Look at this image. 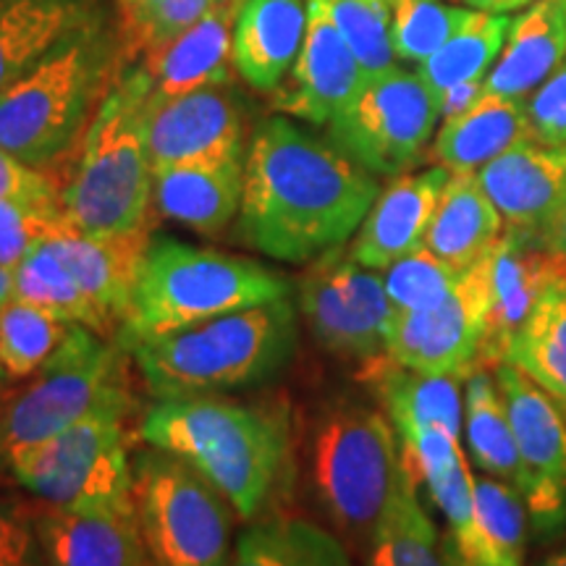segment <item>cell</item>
Returning a JSON list of instances; mask_svg holds the SVG:
<instances>
[{"label":"cell","mask_w":566,"mask_h":566,"mask_svg":"<svg viewBox=\"0 0 566 566\" xmlns=\"http://www.w3.org/2000/svg\"><path fill=\"white\" fill-rule=\"evenodd\" d=\"M378 195V176L334 142L289 118H268L244 155L237 242L281 263L307 265L349 242Z\"/></svg>","instance_id":"6da1fadb"},{"label":"cell","mask_w":566,"mask_h":566,"mask_svg":"<svg viewBox=\"0 0 566 566\" xmlns=\"http://www.w3.org/2000/svg\"><path fill=\"white\" fill-rule=\"evenodd\" d=\"M132 352L118 342L92 336L51 367L0 391V478L11 467L53 441L63 430L97 412H137Z\"/></svg>","instance_id":"52a82bcc"},{"label":"cell","mask_w":566,"mask_h":566,"mask_svg":"<svg viewBox=\"0 0 566 566\" xmlns=\"http://www.w3.org/2000/svg\"><path fill=\"white\" fill-rule=\"evenodd\" d=\"M294 292L286 275L239 254L153 239L142 263L137 294L116 342L134 349L210 317L289 300Z\"/></svg>","instance_id":"277c9868"},{"label":"cell","mask_w":566,"mask_h":566,"mask_svg":"<svg viewBox=\"0 0 566 566\" xmlns=\"http://www.w3.org/2000/svg\"><path fill=\"white\" fill-rule=\"evenodd\" d=\"M504 229V218L478 174H451L430 218L424 247L457 271H467L499 242Z\"/></svg>","instance_id":"f546056e"},{"label":"cell","mask_w":566,"mask_h":566,"mask_svg":"<svg viewBox=\"0 0 566 566\" xmlns=\"http://www.w3.org/2000/svg\"><path fill=\"white\" fill-rule=\"evenodd\" d=\"M34 522L51 566H155L137 509L82 512L38 501Z\"/></svg>","instance_id":"44dd1931"},{"label":"cell","mask_w":566,"mask_h":566,"mask_svg":"<svg viewBox=\"0 0 566 566\" xmlns=\"http://www.w3.org/2000/svg\"><path fill=\"white\" fill-rule=\"evenodd\" d=\"M566 279V254L551 252L535 233L504 229L491 247V315L483 344V370L504 363L514 336L546 294Z\"/></svg>","instance_id":"2e32d148"},{"label":"cell","mask_w":566,"mask_h":566,"mask_svg":"<svg viewBox=\"0 0 566 566\" xmlns=\"http://www.w3.org/2000/svg\"><path fill=\"white\" fill-rule=\"evenodd\" d=\"M244 195V155L189 163L155 174L153 200L160 218L205 237H216L237 221Z\"/></svg>","instance_id":"cb8c5ba5"},{"label":"cell","mask_w":566,"mask_h":566,"mask_svg":"<svg viewBox=\"0 0 566 566\" xmlns=\"http://www.w3.org/2000/svg\"><path fill=\"white\" fill-rule=\"evenodd\" d=\"M38 499L0 478V566H51L38 535Z\"/></svg>","instance_id":"7bdbcfd3"},{"label":"cell","mask_w":566,"mask_h":566,"mask_svg":"<svg viewBox=\"0 0 566 566\" xmlns=\"http://www.w3.org/2000/svg\"><path fill=\"white\" fill-rule=\"evenodd\" d=\"M359 380H365L380 399L399 443L428 428H446L454 436H462L464 399L459 388L462 380L407 370L391 363L386 354L365 363Z\"/></svg>","instance_id":"d4e9b609"},{"label":"cell","mask_w":566,"mask_h":566,"mask_svg":"<svg viewBox=\"0 0 566 566\" xmlns=\"http://www.w3.org/2000/svg\"><path fill=\"white\" fill-rule=\"evenodd\" d=\"M509 30H512V19L506 13L475 11V17L443 48H438L428 61L417 63V74L433 92L436 101L457 84L485 80L495 59L504 51Z\"/></svg>","instance_id":"e575fe53"},{"label":"cell","mask_w":566,"mask_h":566,"mask_svg":"<svg viewBox=\"0 0 566 566\" xmlns=\"http://www.w3.org/2000/svg\"><path fill=\"white\" fill-rule=\"evenodd\" d=\"M13 296V273L9 268L0 265V310H3V304L9 302Z\"/></svg>","instance_id":"681fc988"},{"label":"cell","mask_w":566,"mask_h":566,"mask_svg":"<svg viewBox=\"0 0 566 566\" xmlns=\"http://www.w3.org/2000/svg\"><path fill=\"white\" fill-rule=\"evenodd\" d=\"M478 9L446 0H396L391 6V42L396 59L422 63L443 48Z\"/></svg>","instance_id":"74e56055"},{"label":"cell","mask_w":566,"mask_h":566,"mask_svg":"<svg viewBox=\"0 0 566 566\" xmlns=\"http://www.w3.org/2000/svg\"><path fill=\"white\" fill-rule=\"evenodd\" d=\"M142 132L153 176L189 163L244 155L242 111L226 84L145 103Z\"/></svg>","instance_id":"9a60e30c"},{"label":"cell","mask_w":566,"mask_h":566,"mask_svg":"<svg viewBox=\"0 0 566 566\" xmlns=\"http://www.w3.org/2000/svg\"><path fill=\"white\" fill-rule=\"evenodd\" d=\"M537 566H566V548L558 551V554H554V556H548L546 562H541Z\"/></svg>","instance_id":"f907efd6"},{"label":"cell","mask_w":566,"mask_h":566,"mask_svg":"<svg viewBox=\"0 0 566 566\" xmlns=\"http://www.w3.org/2000/svg\"><path fill=\"white\" fill-rule=\"evenodd\" d=\"M506 229L541 231L566 205V145L525 139L478 171Z\"/></svg>","instance_id":"d6986e66"},{"label":"cell","mask_w":566,"mask_h":566,"mask_svg":"<svg viewBox=\"0 0 566 566\" xmlns=\"http://www.w3.org/2000/svg\"><path fill=\"white\" fill-rule=\"evenodd\" d=\"M530 132L543 145H566V59L525 101Z\"/></svg>","instance_id":"ee69618b"},{"label":"cell","mask_w":566,"mask_h":566,"mask_svg":"<svg viewBox=\"0 0 566 566\" xmlns=\"http://www.w3.org/2000/svg\"><path fill=\"white\" fill-rule=\"evenodd\" d=\"M137 412L108 409L53 441L42 443L11 467L9 480L42 504L82 512L134 509V441Z\"/></svg>","instance_id":"30bf717a"},{"label":"cell","mask_w":566,"mask_h":566,"mask_svg":"<svg viewBox=\"0 0 566 566\" xmlns=\"http://www.w3.org/2000/svg\"><path fill=\"white\" fill-rule=\"evenodd\" d=\"M229 566H354L352 551L334 530L310 516L275 509L247 522Z\"/></svg>","instance_id":"f1b7e54d"},{"label":"cell","mask_w":566,"mask_h":566,"mask_svg":"<svg viewBox=\"0 0 566 566\" xmlns=\"http://www.w3.org/2000/svg\"><path fill=\"white\" fill-rule=\"evenodd\" d=\"M11 384H13V380H11V375H9V370H6L3 359H0V388H9Z\"/></svg>","instance_id":"816d5d0a"},{"label":"cell","mask_w":566,"mask_h":566,"mask_svg":"<svg viewBox=\"0 0 566 566\" xmlns=\"http://www.w3.org/2000/svg\"><path fill=\"white\" fill-rule=\"evenodd\" d=\"M451 171L443 166L420 174H401L375 197L349 247L354 263L386 271L396 260L424 244L430 218L438 208Z\"/></svg>","instance_id":"ffe728a7"},{"label":"cell","mask_w":566,"mask_h":566,"mask_svg":"<svg viewBox=\"0 0 566 566\" xmlns=\"http://www.w3.org/2000/svg\"><path fill=\"white\" fill-rule=\"evenodd\" d=\"M525 139H533L525 101L485 92L462 116L441 122L430 155L451 174H478Z\"/></svg>","instance_id":"4316f807"},{"label":"cell","mask_w":566,"mask_h":566,"mask_svg":"<svg viewBox=\"0 0 566 566\" xmlns=\"http://www.w3.org/2000/svg\"><path fill=\"white\" fill-rule=\"evenodd\" d=\"M401 475V449L380 409L338 401L317 417L310 478L317 506L354 554L367 556Z\"/></svg>","instance_id":"8992f818"},{"label":"cell","mask_w":566,"mask_h":566,"mask_svg":"<svg viewBox=\"0 0 566 566\" xmlns=\"http://www.w3.org/2000/svg\"><path fill=\"white\" fill-rule=\"evenodd\" d=\"M365 562L367 566H459L446 535L438 533L417 499V485L405 464Z\"/></svg>","instance_id":"1f68e13d"},{"label":"cell","mask_w":566,"mask_h":566,"mask_svg":"<svg viewBox=\"0 0 566 566\" xmlns=\"http://www.w3.org/2000/svg\"><path fill=\"white\" fill-rule=\"evenodd\" d=\"M296 342L300 323L289 296L142 342L132 357L155 399H176L265 384L292 363Z\"/></svg>","instance_id":"3957f363"},{"label":"cell","mask_w":566,"mask_h":566,"mask_svg":"<svg viewBox=\"0 0 566 566\" xmlns=\"http://www.w3.org/2000/svg\"><path fill=\"white\" fill-rule=\"evenodd\" d=\"M506 363L527 375L566 415V279L551 283L514 336Z\"/></svg>","instance_id":"d6a6232c"},{"label":"cell","mask_w":566,"mask_h":566,"mask_svg":"<svg viewBox=\"0 0 566 566\" xmlns=\"http://www.w3.org/2000/svg\"><path fill=\"white\" fill-rule=\"evenodd\" d=\"M153 231L155 229H139L92 237V233H82L69 226L66 218L55 231V242L66 260V268L101 317L103 334L108 342H116L132 313Z\"/></svg>","instance_id":"e0dca14e"},{"label":"cell","mask_w":566,"mask_h":566,"mask_svg":"<svg viewBox=\"0 0 566 566\" xmlns=\"http://www.w3.org/2000/svg\"><path fill=\"white\" fill-rule=\"evenodd\" d=\"M527 506L504 480H475V551L470 566H525Z\"/></svg>","instance_id":"d590c367"},{"label":"cell","mask_w":566,"mask_h":566,"mask_svg":"<svg viewBox=\"0 0 566 566\" xmlns=\"http://www.w3.org/2000/svg\"><path fill=\"white\" fill-rule=\"evenodd\" d=\"M537 239H541V244L548 247L551 252L566 254V205L556 212L554 221H551L546 229L541 231V237Z\"/></svg>","instance_id":"7dc6e473"},{"label":"cell","mask_w":566,"mask_h":566,"mask_svg":"<svg viewBox=\"0 0 566 566\" xmlns=\"http://www.w3.org/2000/svg\"><path fill=\"white\" fill-rule=\"evenodd\" d=\"M483 95H485V80L464 82V84H457V87L446 90L443 95L438 97V113H441V122L462 116V113L470 111Z\"/></svg>","instance_id":"bcb514c9"},{"label":"cell","mask_w":566,"mask_h":566,"mask_svg":"<svg viewBox=\"0 0 566 566\" xmlns=\"http://www.w3.org/2000/svg\"><path fill=\"white\" fill-rule=\"evenodd\" d=\"M566 59V0H533L485 76V92L527 101Z\"/></svg>","instance_id":"484cf974"},{"label":"cell","mask_w":566,"mask_h":566,"mask_svg":"<svg viewBox=\"0 0 566 566\" xmlns=\"http://www.w3.org/2000/svg\"><path fill=\"white\" fill-rule=\"evenodd\" d=\"M459 275L462 271H457L422 244L386 268L384 286L394 313H412V310H428L443 302L457 286Z\"/></svg>","instance_id":"ab89813d"},{"label":"cell","mask_w":566,"mask_h":566,"mask_svg":"<svg viewBox=\"0 0 566 566\" xmlns=\"http://www.w3.org/2000/svg\"><path fill=\"white\" fill-rule=\"evenodd\" d=\"M134 509L155 566H229L239 516L184 459L155 446L137 451Z\"/></svg>","instance_id":"9c48e42d"},{"label":"cell","mask_w":566,"mask_h":566,"mask_svg":"<svg viewBox=\"0 0 566 566\" xmlns=\"http://www.w3.org/2000/svg\"><path fill=\"white\" fill-rule=\"evenodd\" d=\"M61 192L40 168L27 166L0 147V200H59Z\"/></svg>","instance_id":"f6af8a7d"},{"label":"cell","mask_w":566,"mask_h":566,"mask_svg":"<svg viewBox=\"0 0 566 566\" xmlns=\"http://www.w3.org/2000/svg\"><path fill=\"white\" fill-rule=\"evenodd\" d=\"M92 24L82 0H0V92Z\"/></svg>","instance_id":"83f0119b"},{"label":"cell","mask_w":566,"mask_h":566,"mask_svg":"<svg viewBox=\"0 0 566 566\" xmlns=\"http://www.w3.org/2000/svg\"><path fill=\"white\" fill-rule=\"evenodd\" d=\"M470 9L478 11H488V13H509V11H520L527 9L533 0H464Z\"/></svg>","instance_id":"c3c4849f"},{"label":"cell","mask_w":566,"mask_h":566,"mask_svg":"<svg viewBox=\"0 0 566 566\" xmlns=\"http://www.w3.org/2000/svg\"><path fill=\"white\" fill-rule=\"evenodd\" d=\"M221 0H122L124 30L134 51L150 53L197 24Z\"/></svg>","instance_id":"60d3db41"},{"label":"cell","mask_w":566,"mask_h":566,"mask_svg":"<svg viewBox=\"0 0 566 566\" xmlns=\"http://www.w3.org/2000/svg\"><path fill=\"white\" fill-rule=\"evenodd\" d=\"M147 84L139 69L113 84L82 137V155L61 189L69 226L92 237L155 229V176L147 158L142 113Z\"/></svg>","instance_id":"5b68a950"},{"label":"cell","mask_w":566,"mask_h":566,"mask_svg":"<svg viewBox=\"0 0 566 566\" xmlns=\"http://www.w3.org/2000/svg\"><path fill=\"white\" fill-rule=\"evenodd\" d=\"M441 113L417 71L394 66L365 80L357 97L331 118L328 137L373 176L409 174L422 160Z\"/></svg>","instance_id":"8fae6325"},{"label":"cell","mask_w":566,"mask_h":566,"mask_svg":"<svg viewBox=\"0 0 566 566\" xmlns=\"http://www.w3.org/2000/svg\"><path fill=\"white\" fill-rule=\"evenodd\" d=\"M491 315V250L459 275L443 302L428 310L394 313L386 357L407 370L467 380L483 370Z\"/></svg>","instance_id":"7c38bea8"},{"label":"cell","mask_w":566,"mask_h":566,"mask_svg":"<svg viewBox=\"0 0 566 566\" xmlns=\"http://www.w3.org/2000/svg\"><path fill=\"white\" fill-rule=\"evenodd\" d=\"M92 336L95 331L87 325L17 296H11L0 310V359L13 384L42 373Z\"/></svg>","instance_id":"4dcf8cb0"},{"label":"cell","mask_w":566,"mask_h":566,"mask_svg":"<svg viewBox=\"0 0 566 566\" xmlns=\"http://www.w3.org/2000/svg\"><path fill=\"white\" fill-rule=\"evenodd\" d=\"M63 223L59 200H0V265L13 273L48 233Z\"/></svg>","instance_id":"b9f144b4"},{"label":"cell","mask_w":566,"mask_h":566,"mask_svg":"<svg viewBox=\"0 0 566 566\" xmlns=\"http://www.w3.org/2000/svg\"><path fill=\"white\" fill-rule=\"evenodd\" d=\"M520 451V495L537 533L566 525V415L512 363L493 367Z\"/></svg>","instance_id":"5bb4252c"},{"label":"cell","mask_w":566,"mask_h":566,"mask_svg":"<svg viewBox=\"0 0 566 566\" xmlns=\"http://www.w3.org/2000/svg\"><path fill=\"white\" fill-rule=\"evenodd\" d=\"M0 391H3V388H0Z\"/></svg>","instance_id":"db71d44e"},{"label":"cell","mask_w":566,"mask_h":566,"mask_svg":"<svg viewBox=\"0 0 566 566\" xmlns=\"http://www.w3.org/2000/svg\"><path fill=\"white\" fill-rule=\"evenodd\" d=\"M103 74L92 24L0 92V147L40 171L61 160L87 132Z\"/></svg>","instance_id":"ba28073f"},{"label":"cell","mask_w":566,"mask_h":566,"mask_svg":"<svg viewBox=\"0 0 566 566\" xmlns=\"http://www.w3.org/2000/svg\"><path fill=\"white\" fill-rule=\"evenodd\" d=\"M334 21L365 76L386 74L396 66L391 42V3L386 0H315Z\"/></svg>","instance_id":"f35d334b"},{"label":"cell","mask_w":566,"mask_h":566,"mask_svg":"<svg viewBox=\"0 0 566 566\" xmlns=\"http://www.w3.org/2000/svg\"><path fill=\"white\" fill-rule=\"evenodd\" d=\"M464 433L475 467L488 478L504 480L520 493L522 467L512 420L493 373L478 370L464 380Z\"/></svg>","instance_id":"836d02e7"},{"label":"cell","mask_w":566,"mask_h":566,"mask_svg":"<svg viewBox=\"0 0 566 566\" xmlns=\"http://www.w3.org/2000/svg\"><path fill=\"white\" fill-rule=\"evenodd\" d=\"M357 55L323 11L310 0V21L302 51L292 66V82L275 97V108L310 124H331L365 84Z\"/></svg>","instance_id":"ac0fdd59"},{"label":"cell","mask_w":566,"mask_h":566,"mask_svg":"<svg viewBox=\"0 0 566 566\" xmlns=\"http://www.w3.org/2000/svg\"><path fill=\"white\" fill-rule=\"evenodd\" d=\"M310 0H239L231 61L258 92H275L302 51Z\"/></svg>","instance_id":"603a6c76"},{"label":"cell","mask_w":566,"mask_h":566,"mask_svg":"<svg viewBox=\"0 0 566 566\" xmlns=\"http://www.w3.org/2000/svg\"><path fill=\"white\" fill-rule=\"evenodd\" d=\"M386 3H391V6H394V3H396V0H386Z\"/></svg>","instance_id":"f5cc1de1"},{"label":"cell","mask_w":566,"mask_h":566,"mask_svg":"<svg viewBox=\"0 0 566 566\" xmlns=\"http://www.w3.org/2000/svg\"><path fill=\"white\" fill-rule=\"evenodd\" d=\"M139 438L195 467L223 493L239 522L281 509L294 485L292 422L281 401L223 394L158 399L142 417Z\"/></svg>","instance_id":"7a4b0ae2"},{"label":"cell","mask_w":566,"mask_h":566,"mask_svg":"<svg viewBox=\"0 0 566 566\" xmlns=\"http://www.w3.org/2000/svg\"><path fill=\"white\" fill-rule=\"evenodd\" d=\"M237 3L239 0H221L179 38L166 42L158 51L145 53L139 74L147 84V103L229 84Z\"/></svg>","instance_id":"7402d4cb"},{"label":"cell","mask_w":566,"mask_h":566,"mask_svg":"<svg viewBox=\"0 0 566 566\" xmlns=\"http://www.w3.org/2000/svg\"><path fill=\"white\" fill-rule=\"evenodd\" d=\"M55 231L48 233L40 244H34L32 252L17 265V271H13V296L51 310L61 317H69V321L87 325L90 331L105 338L101 317L92 310L80 283L74 281V275L66 268V260H63L59 242H55Z\"/></svg>","instance_id":"8d00e7d4"},{"label":"cell","mask_w":566,"mask_h":566,"mask_svg":"<svg viewBox=\"0 0 566 566\" xmlns=\"http://www.w3.org/2000/svg\"><path fill=\"white\" fill-rule=\"evenodd\" d=\"M300 313L310 334L325 352L357 363L386 354L394 307L388 302L384 275L354 263L338 250L310 263L296 283Z\"/></svg>","instance_id":"4fadbf2b"}]
</instances>
